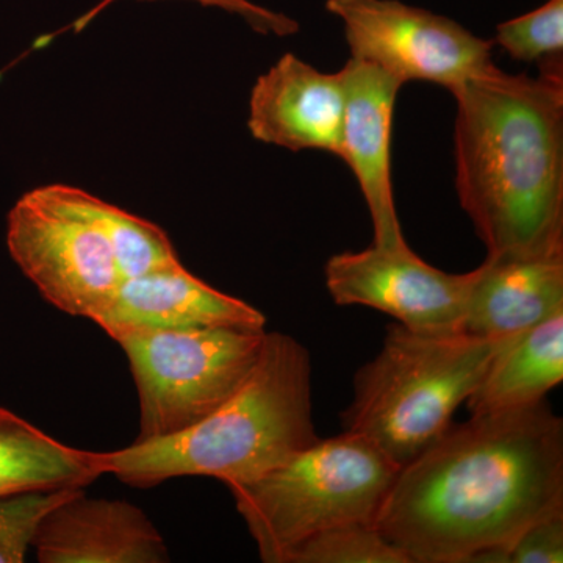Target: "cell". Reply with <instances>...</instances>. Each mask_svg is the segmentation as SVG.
Instances as JSON below:
<instances>
[{
    "label": "cell",
    "mask_w": 563,
    "mask_h": 563,
    "mask_svg": "<svg viewBox=\"0 0 563 563\" xmlns=\"http://www.w3.org/2000/svg\"><path fill=\"white\" fill-rule=\"evenodd\" d=\"M563 510V421L542 401L472 415L401 466L374 525L409 563H499Z\"/></svg>",
    "instance_id": "1"
},
{
    "label": "cell",
    "mask_w": 563,
    "mask_h": 563,
    "mask_svg": "<svg viewBox=\"0 0 563 563\" xmlns=\"http://www.w3.org/2000/svg\"><path fill=\"white\" fill-rule=\"evenodd\" d=\"M451 92L455 188L488 255L563 251L562 63L493 65Z\"/></svg>",
    "instance_id": "2"
},
{
    "label": "cell",
    "mask_w": 563,
    "mask_h": 563,
    "mask_svg": "<svg viewBox=\"0 0 563 563\" xmlns=\"http://www.w3.org/2000/svg\"><path fill=\"white\" fill-rule=\"evenodd\" d=\"M318 439L309 351L287 333L266 332L261 357L228 401L187 431L102 453V468L139 488L184 476L229 487L258 479Z\"/></svg>",
    "instance_id": "3"
},
{
    "label": "cell",
    "mask_w": 563,
    "mask_h": 563,
    "mask_svg": "<svg viewBox=\"0 0 563 563\" xmlns=\"http://www.w3.org/2000/svg\"><path fill=\"white\" fill-rule=\"evenodd\" d=\"M509 339L435 335L391 324L383 350L355 374L343 431L363 437L401 468L453 424L455 410Z\"/></svg>",
    "instance_id": "4"
},
{
    "label": "cell",
    "mask_w": 563,
    "mask_h": 563,
    "mask_svg": "<svg viewBox=\"0 0 563 563\" xmlns=\"http://www.w3.org/2000/svg\"><path fill=\"white\" fill-rule=\"evenodd\" d=\"M398 466L357 433L299 451L258 479L229 485L265 563H287L317 533L374 523Z\"/></svg>",
    "instance_id": "5"
},
{
    "label": "cell",
    "mask_w": 563,
    "mask_h": 563,
    "mask_svg": "<svg viewBox=\"0 0 563 563\" xmlns=\"http://www.w3.org/2000/svg\"><path fill=\"white\" fill-rule=\"evenodd\" d=\"M265 336L266 331L213 328L131 333L117 340L139 393L135 442L176 435L209 417L250 376Z\"/></svg>",
    "instance_id": "6"
},
{
    "label": "cell",
    "mask_w": 563,
    "mask_h": 563,
    "mask_svg": "<svg viewBox=\"0 0 563 563\" xmlns=\"http://www.w3.org/2000/svg\"><path fill=\"white\" fill-rule=\"evenodd\" d=\"M7 246L55 309L95 318L122 282L109 239L85 210L80 188L46 185L25 192L7 220Z\"/></svg>",
    "instance_id": "7"
},
{
    "label": "cell",
    "mask_w": 563,
    "mask_h": 563,
    "mask_svg": "<svg viewBox=\"0 0 563 563\" xmlns=\"http://www.w3.org/2000/svg\"><path fill=\"white\" fill-rule=\"evenodd\" d=\"M343 22L351 58L396 79L429 81L453 91L492 68V41L463 25L399 0H328Z\"/></svg>",
    "instance_id": "8"
},
{
    "label": "cell",
    "mask_w": 563,
    "mask_h": 563,
    "mask_svg": "<svg viewBox=\"0 0 563 563\" xmlns=\"http://www.w3.org/2000/svg\"><path fill=\"white\" fill-rule=\"evenodd\" d=\"M324 273L339 306L379 310L413 332H463L472 272L444 273L409 246L384 250L373 244L365 251L332 255Z\"/></svg>",
    "instance_id": "9"
},
{
    "label": "cell",
    "mask_w": 563,
    "mask_h": 563,
    "mask_svg": "<svg viewBox=\"0 0 563 563\" xmlns=\"http://www.w3.org/2000/svg\"><path fill=\"white\" fill-rule=\"evenodd\" d=\"M344 85L342 158L358 181L374 229L384 250L409 246L391 184V132L396 98L402 81L372 63L350 62L340 70Z\"/></svg>",
    "instance_id": "10"
},
{
    "label": "cell",
    "mask_w": 563,
    "mask_h": 563,
    "mask_svg": "<svg viewBox=\"0 0 563 563\" xmlns=\"http://www.w3.org/2000/svg\"><path fill=\"white\" fill-rule=\"evenodd\" d=\"M92 322L117 342L143 332L213 328L265 331L266 317L177 265L122 280L109 306Z\"/></svg>",
    "instance_id": "11"
},
{
    "label": "cell",
    "mask_w": 563,
    "mask_h": 563,
    "mask_svg": "<svg viewBox=\"0 0 563 563\" xmlns=\"http://www.w3.org/2000/svg\"><path fill=\"white\" fill-rule=\"evenodd\" d=\"M343 117L342 73H322L295 54H285L255 81L247 128L262 143L340 157Z\"/></svg>",
    "instance_id": "12"
},
{
    "label": "cell",
    "mask_w": 563,
    "mask_h": 563,
    "mask_svg": "<svg viewBox=\"0 0 563 563\" xmlns=\"http://www.w3.org/2000/svg\"><path fill=\"white\" fill-rule=\"evenodd\" d=\"M32 548L41 563H165L161 531L140 507L88 498L84 488L41 520Z\"/></svg>",
    "instance_id": "13"
},
{
    "label": "cell",
    "mask_w": 563,
    "mask_h": 563,
    "mask_svg": "<svg viewBox=\"0 0 563 563\" xmlns=\"http://www.w3.org/2000/svg\"><path fill=\"white\" fill-rule=\"evenodd\" d=\"M563 313V251L487 255L472 272L462 331L509 339Z\"/></svg>",
    "instance_id": "14"
},
{
    "label": "cell",
    "mask_w": 563,
    "mask_h": 563,
    "mask_svg": "<svg viewBox=\"0 0 563 563\" xmlns=\"http://www.w3.org/2000/svg\"><path fill=\"white\" fill-rule=\"evenodd\" d=\"M563 380V313L510 336L466 399L472 415L525 409Z\"/></svg>",
    "instance_id": "15"
},
{
    "label": "cell",
    "mask_w": 563,
    "mask_h": 563,
    "mask_svg": "<svg viewBox=\"0 0 563 563\" xmlns=\"http://www.w3.org/2000/svg\"><path fill=\"white\" fill-rule=\"evenodd\" d=\"M102 474V453L58 442L0 407V499L85 488Z\"/></svg>",
    "instance_id": "16"
},
{
    "label": "cell",
    "mask_w": 563,
    "mask_h": 563,
    "mask_svg": "<svg viewBox=\"0 0 563 563\" xmlns=\"http://www.w3.org/2000/svg\"><path fill=\"white\" fill-rule=\"evenodd\" d=\"M85 210L101 225L122 280L181 265L168 233L154 222L80 190Z\"/></svg>",
    "instance_id": "17"
},
{
    "label": "cell",
    "mask_w": 563,
    "mask_h": 563,
    "mask_svg": "<svg viewBox=\"0 0 563 563\" xmlns=\"http://www.w3.org/2000/svg\"><path fill=\"white\" fill-rule=\"evenodd\" d=\"M287 563H409L374 523L336 526L299 544Z\"/></svg>",
    "instance_id": "18"
},
{
    "label": "cell",
    "mask_w": 563,
    "mask_h": 563,
    "mask_svg": "<svg viewBox=\"0 0 563 563\" xmlns=\"http://www.w3.org/2000/svg\"><path fill=\"white\" fill-rule=\"evenodd\" d=\"M495 43L518 62L562 60L563 0L542 7L496 27Z\"/></svg>",
    "instance_id": "19"
},
{
    "label": "cell",
    "mask_w": 563,
    "mask_h": 563,
    "mask_svg": "<svg viewBox=\"0 0 563 563\" xmlns=\"http://www.w3.org/2000/svg\"><path fill=\"white\" fill-rule=\"evenodd\" d=\"M80 488L25 493L0 499V563H22L47 512Z\"/></svg>",
    "instance_id": "20"
},
{
    "label": "cell",
    "mask_w": 563,
    "mask_h": 563,
    "mask_svg": "<svg viewBox=\"0 0 563 563\" xmlns=\"http://www.w3.org/2000/svg\"><path fill=\"white\" fill-rule=\"evenodd\" d=\"M114 2H118V0H101L98 5L81 14L73 22L74 32L79 33L87 29L99 14L103 13ZM140 2H161V0H140ZM190 2H198L199 5L214 7V9L236 14V16L243 18L255 32L265 33V35L273 33L277 36H288L299 31L298 22L291 20V18L257 5L251 0H190Z\"/></svg>",
    "instance_id": "21"
},
{
    "label": "cell",
    "mask_w": 563,
    "mask_h": 563,
    "mask_svg": "<svg viewBox=\"0 0 563 563\" xmlns=\"http://www.w3.org/2000/svg\"><path fill=\"white\" fill-rule=\"evenodd\" d=\"M563 562V510L529 525L499 558V563Z\"/></svg>",
    "instance_id": "22"
}]
</instances>
